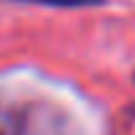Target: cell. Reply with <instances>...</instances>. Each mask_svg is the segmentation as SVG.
Returning <instances> with one entry per match:
<instances>
[{
  "instance_id": "obj_1",
  "label": "cell",
  "mask_w": 135,
  "mask_h": 135,
  "mask_svg": "<svg viewBox=\"0 0 135 135\" xmlns=\"http://www.w3.org/2000/svg\"><path fill=\"white\" fill-rule=\"evenodd\" d=\"M27 3L56 6V8H82V6H98V3H103V0H27Z\"/></svg>"
}]
</instances>
